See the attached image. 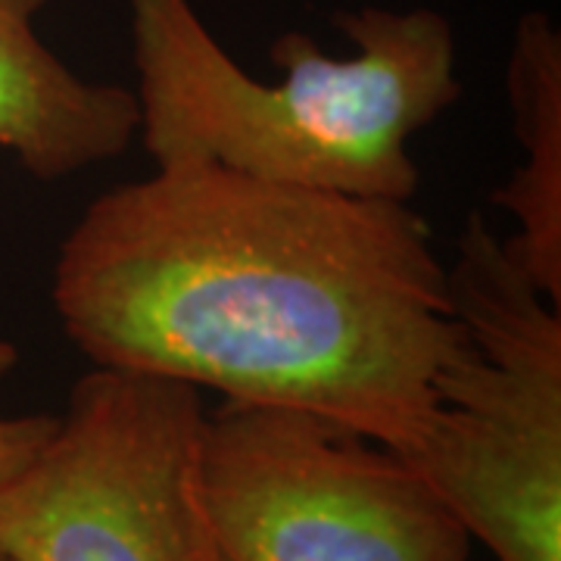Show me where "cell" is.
<instances>
[{
  "mask_svg": "<svg viewBox=\"0 0 561 561\" xmlns=\"http://www.w3.org/2000/svg\"><path fill=\"white\" fill-rule=\"evenodd\" d=\"M0 561H7V559H0Z\"/></svg>",
  "mask_w": 561,
  "mask_h": 561,
  "instance_id": "cell-9",
  "label": "cell"
},
{
  "mask_svg": "<svg viewBox=\"0 0 561 561\" xmlns=\"http://www.w3.org/2000/svg\"><path fill=\"white\" fill-rule=\"evenodd\" d=\"M201 390L91 368L0 486L7 561H225L203 486Z\"/></svg>",
  "mask_w": 561,
  "mask_h": 561,
  "instance_id": "cell-4",
  "label": "cell"
},
{
  "mask_svg": "<svg viewBox=\"0 0 561 561\" xmlns=\"http://www.w3.org/2000/svg\"><path fill=\"white\" fill-rule=\"evenodd\" d=\"M446 268L459 331L400 456L493 561H561V306L478 209Z\"/></svg>",
  "mask_w": 561,
  "mask_h": 561,
  "instance_id": "cell-3",
  "label": "cell"
},
{
  "mask_svg": "<svg viewBox=\"0 0 561 561\" xmlns=\"http://www.w3.org/2000/svg\"><path fill=\"white\" fill-rule=\"evenodd\" d=\"M50 300L98 368L300 409L393 453L421 434L459 331L409 203L209 162L101 194L60 243Z\"/></svg>",
  "mask_w": 561,
  "mask_h": 561,
  "instance_id": "cell-1",
  "label": "cell"
},
{
  "mask_svg": "<svg viewBox=\"0 0 561 561\" xmlns=\"http://www.w3.org/2000/svg\"><path fill=\"white\" fill-rule=\"evenodd\" d=\"M44 7L0 0V150L50 184L119 160L138 138V101L66 66L35 28Z\"/></svg>",
  "mask_w": 561,
  "mask_h": 561,
  "instance_id": "cell-6",
  "label": "cell"
},
{
  "mask_svg": "<svg viewBox=\"0 0 561 561\" xmlns=\"http://www.w3.org/2000/svg\"><path fill=\"white\" fill-rule=\"evenodd\" d=\"M203 486L225 561H471V537L390 446L284 405L206 412Z\"/></svg>",
  "mask_w": 561,
  "mask_h": 561,
  "instance_id": "cell-5",
  "label": "cell"
},
{
  "mask_svg": "<svg viewBox=\"0 0 561 561\" xmlns=\"http://www.w3.org/2000/svg\"><path fill=\"white\" fill-rule=\"evenodd\" d=\"M505 91L522 162L493 201L515 219L505 253L561 306V35L542 13L518 22Z\"/></svg>",
  "mask_w": 561,
  "mask_h": 561,
  "instance_id": "cell-7",
  "label": "cell"
},
{
  "mask_svg": "<svg viewBox=\"0 0 561 561\" xmlns=\"http://www.w3.org/2000/svg\"><path fill=\"white\" fill-rule=\"evenodd\" d=\"M20 350L0 341V387L13 375ZM57 427V415H0V486L16 478Z\"/></svg>",
  "mask_w": 561,
  "mask_h": 561,
  "instance_id": "cell-8",
  "label": "cell"
},
{
  "mask_svg": "<svg viewBox=\"0 0 561 561\" xmlns=\"http://www.w3.org/2000/svg\"><path fill=\"white\" fill-rule=\"evenodd\" d=\"M356 44L328 57L287 32L272 44L280 81L253 79L191 0H128L138 135L153 165L209 162L309 191L409 203V140L461 98L453 25L434 10L337 13Z\"/></svg>",
  "mask_w": 561,
  "mask_h": 561,
  "instance_id": "cell-2",
  "label": "cell"
}]
</instances>
